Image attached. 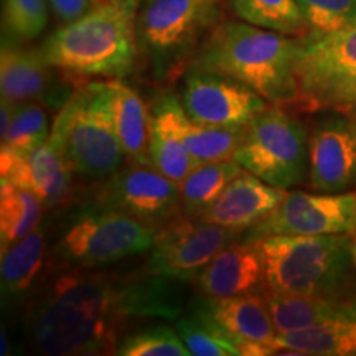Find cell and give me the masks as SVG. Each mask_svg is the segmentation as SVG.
Here are the masks:
<instances>
[{"label": "cell", "mask_w": 356, "mask_h": 356, "mask_svg": "<svg viewBox=\"0 0 356 356\" xmlns=\"http://www.w3.org/2000/svg\"><path fill=\"white\" fill-rule=\"evenodd\" d=\"M97 202L136 218L154 231L184 215L180 185L144 162H131L106 180Z\"/></svg>", "instance_id": "11"}, {"label": "cell", "mask_w": 356, "mask_h": 356, "mask_svg": "<svg viewBox=\"0 0 356 356\" xmlns=\"http://www.w3.org/2000/svg\"><path fill=\"white\" fill-rule=\"evenodd\" d=\"M275 355L356 356V320H340L277 333Z\"/></svg>", "instance_id": "23"}, {"label": "cell", "mask_w": 356, "mask_h": 356, "mask_svg": "<svg viewBox=\"0 0 356 356\" xmlns=\"http://www.w3.org/2000/svg\"><path fill=\"white\" fill-rule=\"evenodd\" d=\"M181 106L191 122L216 127H248L269 102L222 74L186 70L180 95Z\"/></svg>", "instance_id": "12"}, {"label": "cell", "mask_w": 356, "mask_h": 356, "mask_svg": "<svg viewBox=\"0 0 356 356\" xmlns=\"http://www.w3.org/2000/svg\"><path fill=\"white\" fill-rule=\"evenodd\" d=\"M184 284L145 269L132 275L66 273L33 304L26 333L43 355H115L131 323L184 315Z\"/></svg>", "instance_id": "1"}, {"label": "cell", "mask_w": 356, "mask_h": 356, "mask_svg": "<svg viewBox=\"0 0 356 356\" xmlns=\"http://www.w3.org/2000/svg\"><path fill=\"white\" fill-rule=\"evenodd\" d=\"M300 40L243 20H222L204 38L186 70L233 78L273 106H300L296 76Z\"/></svg>", "instance_id": "2"}, {"label": "cell", "mask_w": 356, "mask_h": 356, "mask_svg": "<svg viewBox=\"0 0 356 356\" xmlns=\"http://www.w3.org/2000/svg\"><path fill=\"white\" fill-rule=\"evenodd\" d=\"M233 160L275 188L300 185L309 175L305 126L282 106L269 104L246 127Z\"/></svg>", "instance_id": "8"}, {"label": "cell", "mask_w": 356, "mask_h": 356, "mask_svg": "<svg viewBox=\"0 0 356 356\" xmlns=\"http://www.w3.org/2000/svg\"><path fill=\"white\" fill-rule=\"evenodd\" d=\"M53 66L44 61L40 50H25L3 44L0 55V91L2 97L22 102H42L50 108H63L73 91L56 83Z\"/></svg>", "instance_id": "15"}, {"label": "cell", "mask_w": 356, "mask_h": 356, "mask_svg": "<svg viewBox=\"0 0 356 356\" xmlns=\"http://www.w3.org/2000/svg\"><path fill=\"white\" fill-rule=\"evenodd\" d=\"M330 111L309 136V178L314 190L343 193L356 184V121Z\"/></svg>", "instance_id": "13"}, {"label": "cell", "mask_w": 356, "mask_h": 356, "mask_svg": "<svg viewBox=\"0 0 356 356\" xmlns=\"http://www.w3.org/2000/svg\"><path fill=\"white\" fill-rule=\"evenodd\" d=\"M225 3L239 20L251 25L289 37L309 35L297 0H225Z\"/></svg>", "instance_id": "27"}, {"label": "cell", "mask_w": 356, "mask_h": 356, "mask_svg": "<svg viewBox=\"0 0 356 356\" xmlns=\"http://www.w3.org/2000/svg\"><path fill=\"white\" fill-rule=\"evenodd\" d=\"M264 293L287 297L348 296L356 287L353 234L266 236Z\"/></svg>", "instance_id": "4"}, {"label": "cell", "mask_w": 356, "mask_h": 356, "mask_svg": "<svg viewBox=\"0 0 356 356\" xmlns=\"http://www.w3.org/2000/svg\"><path fill=\"white\" fill-rule=\"evenodd\" d=\"M185 115L180 97L172 92L160 95L150 108V163L177 184L195 168L184 140Z\"/></svg>", "instance_id": "19"}, {"label": "cell", "mask_w": 356, "mask_h": 356, "mask_svg": "<svg viewBox=\"0 0 356 356\" xmlns=\"http://www.w3.org/2000/svg\"><path fill=\"white\" fill-rule=\"evenodd\" d=\"M155 231L150 226L106 207L88 203L71 210L56 229L53 261L66 270H91L149 252Z\"/></svg>", "instance_id": "6"}, {"label": "cell", "mask_w": 356, "mask_h": 356, "mask_svg": "<svg viewBox=\"0 0 356 356\" xmlns=\"http://www.w3.org/2000/svg\"><path fill=\"white\" fill-rule=\"evenodd\" d=\"M44 229L37 228L6 252L0 264V287L3 305L19 304L22 297L33 287L44 261Z\"/></svg>", "instance_id": "24"}, {"label": "cell", "mask_w": 356, "mask_h": 356, "mask_svg": "<svg viewBox=\"0 0 356 356\" xmlns=\"http://www.w3.org/2000/svg\"><path fill=\"white\" fill-rule=\"evenodd\" d=\"M195 284L200 296L208 299L264 292V261L259 243L243 238L233 241L204 267Z\"/></svg>", "instance_id": "16"}, {"label": "cell", "mask_w": 356, "mask_h": 356, "mask_svg": "<svg viewBox=\"0 0 356 356\" xmlns=\"http://www.w3.org/2000/svg\"><path fill=\"white\" fill-rule=\"evenodd\" d=\"M139 2L106 0L81 19L55 30L44 40L40 53L70 83L127 76L139 51Z\"/></svg>", "instance_id": "3"}, {"label": "cell", "mask_w": 356, "mask_h": 356, "mask_svg": "<svg viewBox=\"0 0 356 356\" xmlns=\"http://www.w3.org/2000/svg\"><path fill=\"white\" fill-rule=\"evenodd\" d=\"M225 0H144L137 12V44L159 81L185 73L204 38L222 20Z\"/></svg>", "instance_id": "7"}, {"label": "cell", "mask_w": 356, "mask_h": 356, "mask_svg": "<svg viewBox=\"0 0 356 356\" xmlns=\"http://www.w3.org/2000/svg\"><path fill=\"white\" fill-rule=\"evenodd\" d=\"M175 328L193 356H239L233 338L208 315L198 299L177 318Z\"/></svg>", "instance_id": "28"}, {"label": "cell", "mask_w": 356, "mask_h": 356, "mask_svg": "<svg viewBox=\"0 0 356 356\" xmlns=\"http://www.w3.org/2000/svg\"><path fill=\"white\" fill-rule=\"evenodd\" d=\"M353 244H355V256H356V231H355V234H353Z\"/></svg>", "instance_id": "37"}, {"label": "cell", "mask_w": 356, "mask_h": 356, "mask_svg": "<svg viewBox=\"0 0 356 356\" xmlns=\"http://www.w3.org/2000/svg\"><path fill=\"white\" fill-rule=\"evenodd\" d=\"M286 195V190L275 188L251 172L243 170L200 218L244 233L266 220L282 203Z\"/></svg>", "instance_id": "18"}, {"label": "cell", "mask_w": 356, "mask_h": 356, "mask_svg": "<svg viewBox=\"0 0 356 356\" xmlns=\"http://www.w3.org/2000/svg\"><path fill=\"white\" fill-rule=\"evenodd\" d=\"M115 132L129 162L150 163V111L142 97L121 79H106Z\"/></svg>", "instance_id": "22"}, {"label": "cell", "mask_w": 356, "mask_h": 356, "mask_svg": "<svg viewBox=\"0 0 356 356\" xmlns=\"http://www.w3.org/2000/svg\"><path fill=\"white\" fill-rule=\"evenodd\" d=\"M277 333L356 320V292L348 296L287 297L266 296Z\"/></svg>", "instance_id": "21"}, {"label": "cell", "mask_w": 356, "mask_h": 356, "mask_svg": "<svg viewBox=\"0 0 356 356\" xmlns=\"http://www.w3.org/2000/svg\"><path fill=\"white\" fill-rule=\"evenodd\" d=\"M0 181L33 191L44 208L60 207L73 193L74 172L50 139L24 157L0 159Z\"/></svg>", "instance_id": "17"}, {"label": "cell", "mask_w": 356, "mask_h": 356, "mask_svg": "<svg viewBox=\"0 0 356 356\" xmlns=\"http://www.w3.org/2000/svg\"><path fill=\"white\" fill-rule=\"evenodd\" d=\"M15 108H17L15 102L2 97V108H0V137H6L7 131L10 129L13 114H15Z\"/></svg>", "instance_id": "36"}, {"label": "cell", "mask_w": 356, "mask_h": 356, "mask_svg": "<svg viewBox=\"0 0 356 356\" xmlns=\"http://www.w3.org/2000/svg\"><path fill=\"white\" fill-rule=\"evenodd\" d=\"M119 356H190L177 328L168 325H155L127 333L119 343Z\"/></svg>", "instance_id": "31"}, {"label": "cell", "mask_w": 356, "mask_h": 356, "mask_svg": "<svg viewBox=\"0 0 356 356\" xmlns=\"http://www.w3.org/2000/svg\"><path fill=\"white\" fill-rule=\"evenodd\" d=\"M48 114L38 102L17 104L13 121L6 137H2L0 159H19L43 145L50 137Z\"/></svg>", "instance_id": "30"}, {"label": "cell", "mask_w": 356, "mask_h": 356, "mask_svg": "<svg viewBox=\"0 0 356 356\" xmlns=\"http://www.w3.org/2000/svg\"><path fill=\"white\" fill-rule=\"evenodd\" d=\"M3 20L8 32L22 40L37 38L48 24L44 0H6Z\"/></svg>", "instance_id": "33"}, {"label": "cell", "mask_w": 356, "mask_h": 356, "mask_svg": "<svg viewBox=\"0 0 356 356\" xmlns=\"http://www.w3.org/2000/svg\"><path fill=\"white\" fill-rule=\"evenodd\" d=\"M102 2H106V0H96V3H97V6H99V3H102Z\"/></svg>", "instance_id": "38"}, {"label": "cell", "mask_w": 356, "mask_h": 356, "mask_svg": "<svg viewBox=\"0 0 356 356\" xmlns=\"http://www.w3.org/2000/svg\"><path fill=\"white\" fill-rule=\"evenodd\" d=\"M198 300L208 315L233 338L238 350L239 345L246 341L274 343L277 328L264 292H251L225 299H208L200 296Z\"/></svg>", "instance_id": "20"}, {"label": "cell", "mask_w": 356, "mask_h": 356, "mask_svg": "<svg viewBox=\"0 0 356 356\" xmlns=\"http://www.w3.org/2000/svg\"><path fill=\"white\" fill-rule=\"evenodd\" d=\"M244 132L246 127L202 126L191 122L186 115L184 119V140L195 167L233 159L244 139Z\"/></svg>", "instance_id": "29"}, {"label": "cell", "mask_w": 356, "mask_h": 356, "mask_svg": "<svg viewBox=\"0 0 356 356\" xmlns=\"http://www.w3.org/2000/svg\"><path fill=\"white\" fill-rule=\"evenodd\" d=\"M356 71V25L322 37H304L296 58L300 106L307 109L312 97L335 79Z\"/></svg>", "instance_id": "14"}, {"label": "cell", "mask_w": 356, "mask_h": 356, "mask_svg": "<svg viewBox=\"0 0 356 356\" xmlns=\"http://www.w3.org/2000/svg\"><path fill=\"white\" fill-rule=\"evenodd\" d=\"M243 170L244 168L233 159L195 167L178 184L184 215L190 218L202 216Z\"/></svg>", "instance_id": "26"}, {"label": "cell", "mask_w": 356, "mask_h": 356, "mask_svg": "<svg viewBox=\"0 0 356 356\" xmlns=\"http://www.w3.org/2000/svg\"><path fill=\"white\" fill-rule=\"evenodd\" d=\"M241 236L239 231L202 218L180 215L155 231L145 270L180 282H195L218 252Z\"/></svg>", "instance_id": "9"}, {"label": "cell", "mask_w": 356, "mask_h": 356, "mask_svg": "<svg viewBox=\"0 0 356 356\" xmlns=\"http://www.w3.org/2000/svg\"><path fill=\"white\" fill-rule=\"evenodd\" d=\"M309 35L322 37L356 25V0H297Z\"/></svg>", "instance_id": "32"}, {"label": "cell", "mask_w": 356, "mask_h": 356, "mask_svg": "<svg viewBox=\"0 0 356 356\" xmlns=\"http://www.w3.org/2000/svg\"><path fill=\"white\" fill-rule=\"evenodd\" d=\"M51 10L61 24L81 19L88 12H91L97 3L96 0H50Z\"/></svg>", "instance_id": "35"}, {"label": "cell", "mask_w": 356, "mask_h": 356, "mask_svg": "<svg viewBox=\"0 0 356 356\" xmlns=\"http://www.w3.org/2000/svg\"><path fill=\"white\" fill-rule=\"evenodd\" d=\"M307 109H337L343 113L356 109V71L325 86L318 95L312 97Z\"/></svg>", "instance_id": "34"}, {"label": "cell", "mask_w": 356, "mask_h": 356, "mask_svg": "<svg viewBox=\"0 0 356 356\" xmlns=\"http://www.w3.org/2000/svg\"><path fill=\"white\" fill-rule=\"evenodd\" d=\"M74 175L106 181L124 167L106 79L83 83L58 111L50 137Z\"/></svg>", "instance_id": "5"}, {"label": "cell", "mask_w": 356, "mask_h": 356, "mask_svg": "<svg viewBox=\"0 0 356 356\" xmlns=\"http://www.w3.org/2000/svg\"><path fill=\"white\" fill-rule=\"evenodd\" d=\"M44 204L33 191L0 181V248H8L40 228Z\"/></svg>", "instance_id": "25"}, {"label": "cell", "mask_w": 356, "mask_h": 356, "mask_svg": "<svg viewBox=\"0 0 356 356\" xmlns=\"http://www.w3.org/2000/svg\"><path fill=\"white\" fill-rule=\"evenodd\" d=\"M356 193L291 191L266 220L243 233V239L266 236L355 234Z\"/></svg>", "instance_id": "10"}]
</instances>
